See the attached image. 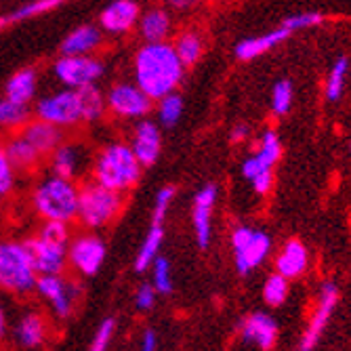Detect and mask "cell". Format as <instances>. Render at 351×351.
Segmentation results:
<instances>
[{
  "instance_id": "20",
  "label": "cell",
  "mask_w": 351,
  "mask_h": 351,
  "mask_svg": "<svg viewBox=\"0 0 351 351\" xmlns=\"http://www.w3.org/2000/svg\"><path fill=\"white\" fill-rule=\"evenodd\" d=\"M215 202H217V187L213 183L198 189V194L194 198V232H196V242L202 250L210 246V238H213L210 215H213Z\"/></svg>"
},
{
  "instance_id": "35",
  "label": "cell",
  "mask_w": 351,
  "mask_h": 351,
  "mask_svg": "<svg viewBox=\"0 0 351 351\" xmlns=\"http://www.w3.org/2000/svg\"><path fill=\"white\" fill-rule=\"evenodd\" d=\"M347 70H349V59H347V57H339V59L335 61L332 72H330L328 82H326V99H328V101H339V99H341Z\"/></svg>"
},
{
  "instance_id": "36",
  "label": "cell",
  "mask_w": 351,
  "mask_h": 351,
  "mask_svg": "<svg viewBox=\"0 0 351 351\" xmlns=\"http://www.w3.org/2000/svg\"><path fill=\"white\" fill-rule=\"evenodd\" d=\"M36 236H40L43 240H49L53 244L68 246L72 240V226L70 223H59V221H43V226Z\"/></svg>"
},
{
  "instance_id": "49",
  "label": "cell",
  "mask_w": 351,
  "mask_h": 351,
  "mask_svg": "<svg viewBox=\"0 0 351 351\" xmlns=\"http://www.w3.org/2000/svg\"><path fill=\"white\" fill-rule=\"evenodd\" d=\"M7 25V17H0V29H3Z\"/></svg>"
},
{
  "instance_id": "40",
  "label": "cell",
  "mask_w": 351,
  "mask_h": 351,
  "mask_svg": "<svg viewBox=\"0 0 351 351\" xmlns=\"http://www.w3.org/2000/svg\"><path fill=\"white\" fill-rule=\"evenodd\" d=\"M114 332H116V320L114 317H106V320L97 326V332H95V337L90 341L88 351H108L110 343L114 339Z\"/></svg>"
},
{
  "instance_id": "38",
  "label": "cell",
  "mask_w": 351,
  "mask_h": 351,
  "mask_svg": "<svg viewBox=\"0 0 351 351\" xmlns=\"http://www.w3.org/2000/svg\"><path fill=\"white\" fill-rule=\"evenodd\" d=\"M293 106V84L289 80H280L276 82L274 86V93H271V108L276 114H289Z\"/></svg>"
},
{
  "instance_id": "6",
  "label": "cell",
  "mask_w": 351,
  "mask_h": 351,
  "mask_svg": "<svg viewBox=\"0 0 351 351\" xmlns=\"http://www.w3.org/2000/svg\"><path fill=\"white\" fill-rule=\"evenodd\" d=\"M36 293L47 303L55 320L66 322L74 315L76 305L82 297V286L78 280L61 274V276H38Z\"/></svg>"
},
{
  "instance_id": "46",
  "label": "cell",
  "mask_w": 351,
  "mask_h": 351,
  "mask_svg": "<svg viewBox=\"0 0 351 351\" xmlns=\"http://www.w3.org/2000/svg\"><path fill=\"white\" fill-rule=\"evenodd\" d=\"M7 335H9V315H7L3 299H0V339H5Z\"/></svg>"
},
{
  "instance_id": "1",
  "label": "cell",
  "mask_w": 351,
  "mask_h": 351,
  "mask_svg": "<svg viewBox=\"0 0 351 351\" xmlns=\"http://www.w3.org/2000/svg\"><path fill=\"white\" fill-rule=\"evenodd\" d=\"M185 74L173 45L158 43L143 45L133 57V78L135 84L152 101H160L167 95L177 93Z\"/></svg>"
},
{
  "instance_id": "34",
  "label": "cell",
  "mask_w": 351,
  "mask_h": 351,
  "mask_svg": "<svg viewBox=\"0 0 351 351\" xmlns=\"http://www.w3.org/2000/svg\"><path fill=\"white\" fill-rule=\"evenodd\" d=\"M152 286L158 295L173 293V267L167 257H158L152 265Z\"/></svg>"
},
{
  "instance_id": "31",
  "label": "cell",
  "mask_w": 351,
  "mask_h": 351,
  "mask_svg": "<svg viewBox=\"0 0 351 351\" xmlns=\"http://www.w3.org/2000/svg\"><path fill=\"white\" fill-rule=\"evenodd\" d=\"M173 49H175L179 61L183 63V68H191V66H196L198 59L202 57L204 45L196 32H183V34H179L177 40L173 43Z\"/></svg>"
},
{
  "instance_id": "39",
  "label": "cell",
  "mask_w": 351,
  "mask_h": 351,
  "mask_svg": "<svg viewBox=\"0 0 351 351\" xmlns=\"http://www.w3.org/2000/svg\"><path fill=\"white\" fill-rule=\"evenodd\" d=\"M173 198H175V187L173 185H167V187H162L160 191H158L156 202H154V210H152V223H156V226H165V219L169 215Z\"/></svg>"
},
{
  "instance_id": "23",
  "label": "cell",
  "mask_w": 351,
  "mask_h": 351,
  "mask_svg": "<svg viewBox=\"0 0 351 351\" xmlns=\"http://www.w3.org/2000/svg\"><path fill=\"white\" fill-rule=\"evenodd\" d=\"M21 135L34 145V149L43 156V160H49V156L66 141L63 139V131L57 129V126H51L43 120H36V118H32L27 124H25V129L21 131Z\"/></svg>"
},
{
  "instance_id": "37",
  "label": "cell",
  "mask_w": 351,
  "mask_h": 351,
  "mask_svg": "<svg viewBox=\"0 0 351 351\" xmlns=\"http://www.w3.org/2000/svg\"><path fill=\"white\" fill-rule=\"evenodd\" d=\"M286 295H289V280L282 278L280 274H274L265 280V286H263V299L267 305L271 307H278L284 303Z\"/></svg>"
},
{
  "instance_id": "11",
  "label": "cell",
  "mask_w": 351,
  "mask_h": 351,
  "mask_svg": "<svg viewBox=\"0 0 351 351\" xmlns=\"http://www.w3.org/2000/svg\"><path fill=\"white\" fill-rule=\"evenodd\" d=\"M152 104L135 82H116L106 93V108L118 120H145Z\"/></svg>"
},
{
  "instance_id": "30",
  "label": "cell",
  "mask_w": 351,
  "mask_h": 351,
  "mask_svg": "<svg viewBox=\"0 0 351 351\" xmlns=\"http://www.w3.org/2000/svg\"><path fill=\"white\" fill-rule=\"evenodd\" d=\"M78 97H80V108H82V122L95 124V122H99L108 114L106 93L97 84L80 88L78 90Z\"/></svg>"
},
{
  "instance_id": "18",
  "label": "cell",
  "mask_w": 351,
  "mask_h": 351,
  "mask_svg": "<svg viewBox=\"0 0 351 351\" xmlns=\"http://www.w3.org/2000/svg\"><path fill=\"white\" fill-rule=\"evenodd\" d=\"M104 45V32L99 25L82 23L74 27L70 34L61 40V57H95Z\"/></svg>"
},
{
  "instance_id": "42",
  "label": "cell",
  "mask_w": 351,
  "mask_h": 351,
  "mask_svg": "<svg viewBox=\"0 0 351 351\" xmlns=\"http://www.w3.org/2000/svg\"><path fill=\"white\" fill-rule=\"evenodd\" d=\"M15 183H17V175H15L13 167L9 165L5 152H0V198L9 196L15 189Z\"/></svg>"
},
{
  "instance_id": "28",
  "label": "cell",
  "mask_w": 351,
  "mask_h": 351,
  "mask_svg": "<svg viewBox=\"0 0 351 351\" xmlns=\"http://www.w3.org/2000/svg\"><path fill=\"white\" fill-rule=\"evenodd\" d=\"M162 242H165V226H156V223H152L147 236L141 242V248L135 254V271L137 274L152 269L154 261L160 257Z\"/></svg>"
},
{
  "instance_id": "4",
  "label": "cell",
  "mask_w": 351,
  "mask_h": 351,
  "mask_svg": "<svg viewBox=\"0 0 351 351\" xmlns=\"http://www.w3.org/2000/svg\"><path fill=\"white\" fill-rule=\"evenodd\" d=\"M38 274L19 240H0V291L13 297L36 293Z\"/></svg>"
},
{
  "instance_id": "7",
  "label": "cell",
  "mask_w": 351,
  "mask_h": 351,
  "mask_svg": "<svg viewBox=\"0 0 351 351\" xmlns=\"http://www.w3.org/2000/svg\"><path fill=\"white\" fill-rule=\"evenodd\" d=\"M34 118L43 120L57 129H72L82 122V108L78 90L59 88L40 97L34 106Z\"/></svg>"
},
{
  "instance_id": "25",
  "label": "cell",
  "mask_w": 351,
  "mask_h": 351,
  "mask_svg": "<svg viewBox=\"0 0 351 351\" xmlns=\"http://www.w3.org/2000/svg\"><path fill=\"white\" fill-rule=\"evenodd\" d=\"M38 93V72L34 68L17 70L5 84V97L13 104L29 108Z\"/></svg>"
},
{
  "instance_id": "2",
  "label": "cell",
  "mask_w": 351,
  "mask_h": 351,
  "mask_svg": "<svg viewBox=\"0 0 351 351\" xmlns=\"http://www.w3.org/2000/svg\"><path fill=\"white\" fill-rule=\"evenodd\" d=\"M143 167L135 158L129 143L124 141H110L106 143L90 160V175L95 183H99L106 189L118 191L126 196L139 183Z\"/></svg>"
},
{
  "instance_id": "21",
  "label": "cell",
  "mask_w": 351,
  "mask_h": 351,
  "mask_svg": "<svg viewBox=\"0 0 351 351\" xmlns=\"http://www.w3.org/2000/svg\"><path fill=\"white\" fill-rule=\"evenodd\" d=\"M3 152L7 156L9 165L13 167L15 175H27L43 162V156L34 149V145H32L21 133L7 137L3 141Z\"/></svg>"
},
{
  "instance_id": "14",
  "label": "cell",
  "mask_w": 351,
  "mask_h": 351,
  "mask_svg": "<svg viewBox=\"0 0 351 351\" xmlns=\"http://www.w3.org/2000/svg\"><path fill=\"white\" fill-rule=\"evenodd\" d=\"M90 165V156L86 152V145L78 141H63L51 156H49V169L51 175L68 179V181H78L82 173Z\"/></svg>"
},
{
  "instance_id": "19",
  "label": "cell",
  "mask_w": 351,
  "mask_h": 351,
  "mask_svg": "<svg viewBox=\"0 0 351 351\" xmlns=\"http://www.w3.org/2000/svg\"><path fill=\"white\" fill-rule=\"evenodd\" d=\"M280 156H282V143H280L278 135L274 131H265L263 137H261L259 152L244 160L242 175L248 181H252L254 177H259L263 173H271L274 165L280 160Z\"/></svg>"
},
{
  "instance_id": "27",
  "label": "cell",
  "mask_w": 351,
  "mask_h": 351,
  "mask_svg": "<svg viewBox=\"0 0 351 351\" xmlns=\"http://www.w3.org/2000/svg\"><path fill=\"white\" fill-rule=\"evenodd\" d=\"M276 269L286 280L301 276L307 269V248L299 240L286 242V246L276 259Z\"/></svg>"
},
{
  "instance_id": "45",
  "label": "cell",
  "mask_w": 351,
  "mask_h": 351,
  "mask_svg": "<svg viewBox=\"0 0 351 351\" xmlns=\"http://www.w3.org/2000/svg\"><path fill=\"white\" fill-rule=\"evenodd\" d=\"M139 351H158V337H156V330L154 328H145L143 330Z\"/></svg>"
},
{
  "instance_id": "33",
  "label": "cell",
  "mask_w": 351,
  "mask_h": 351,
  "mask_svg": "<svg viewBox=\"0 0 351 351\" xmlns=\"http://www.w3.org/2000/svg\"><path fill=\"white\" fill-rule=\"evenodd\" d=\"M181 114H183V99L179 93H171L165 99L158 101V120L167 129H171V126L179 122Z\"/></svg>"
},
{
  "instance_id": "12",
  "label": "cell",
  "mask_w": 351,
  "mask_h": 351,
  "mask_svg": "<svg viewBox=\"0 0 351 351\" xmlns=\"http://www.w3.org/2000/svg\"><path fill=\"white\" fill-rule=\"evenodd\" d=\"M51 324L38 309H25L19 313L11 328V341L19 351H40L49 341Z\"/></svg>"
},
{
  "instance_id": "26",
  "label": "cell",
  "mask_w": 351,
  "mask_h": 351,
  "mask_svg": "<svg viewBox=\"0 0 351 351\" xmlns=\"http://www.w3.org/2000/svg\"><path fill=\"white\" fill-rule=\"evenodd\" d=\"M289 36H291V32L280 25V27H276V29H269L267 34H263V36H254V38H246V40L238 43L234 53H236V57H238L240 61H250V59H254V57H259V55L267 53L269 49L278 47L282 40H286Z\"/></svg>"
},
{
  "instance_id": "29",
  "label": "cell",
  "mask_w": 351,
  "mask_h": 351,
  "mask_svg": "<svg viewBox=\"0 0 351 351\" xmlns=\"http://www.w3.org/2000/svg\"><path fill=\"white\" fill-rule=\"evenodd\" d=\"M32 120V112L25 106L13 104L7 97H0V133L17 135L25 129V124Z\"/></svg>"
},
{
  "instance_id": "43",
  "label": "cell",
  "mask_w": 351,
  "mask_h": 351,
  "mask_svg": "<svg viewBox=\"0 0 351 351\" xmlns=\"http://www.w3.org/2000/svg\"><path fill=\"white\" fill-rule=\"evenodd\" d=\"M156 299H158V293L152 286V282H143L139 289L135 291V307L139 311H149L154 309L156 305Z\"/></svg>"
},
{
  "instance_id": "47",
  "label": "cell",
  "mask_w": 351,
  "mask_h": 351,
  "mask_svg": "<svg viewBox=\"0 0 351 351\" xmlns=\"http://www.w3.org/2000/svg\"><path fill=\"white\" fill-rule=\"evenodd\" d=\"M248 135V126L246 124H238V126H234V131H232V141H242L244 137Z\"/></svg>"
},
{
  "instance_id": "8",
  "label": "cell",
  "mask_w": 351,
  "mask_h": 351,
  "mask_svg": "<svg viewBox=\"0 0 351 351\" xmlns=\"http://www.w3.org/2000/svg\"><path fill=\"white\" fill-rule=\"evenodd\" d=\"M106 74V63L99 57H59L53 63V76L63 88L80 90L95 86Z\"/></svg>"
},
{
  "instance_id": "9",
  "label": "cell",
  "mask_w": 351,
  "mask_h": 351,
  "mask_svg": "<svg viewBox=\"0 0 351 351\" xmlns=\"http://www.w3.org/2000/svg\"><path fill=\"white\" fill-rule=\"evenodd\" d=\"M106 254L108 248L101 236L90 232L76 234L68 244V267H72L80 278H93L104 267Z\"/></svg>"
},
{
  "instance_id": "32",
  "label": "cell",
  "mask_w": 351,
  "mask_h": 351,
  "mask_svg": "<svg viewBox=\"0 0 351 351\" xmlns=\"http://www.w3.org/2000/svg\"><path fill=\"white\" fill-rule=\"evenodd\" d=\"M61 5H63L61 0H34V3H25L7 17V23H17V21H25V19H32V17L51 13L55 9H59Z\"/></svg>"
},
{
  "instance_id": "24",
  "label": "cell",
  "mask_w": 351,
  "mask_h": 351,
  "mask_svg": "<svg viewBox=\"0 0 351 351\" xmlns=\"http://www.w3.org/2000/svg\"><path fill=\"white\" fill-rule=\"evenodd\" d=\"M240 332H242V339L246 343H254L259 349L269 351L276 343L278 326H276V320L271 315L259 311V313H252L246 317L240 326Z\"/></svg>"
},
{
  "instance_id": "48",
  "label": "cell",
  "mask_w": 351,
  "mask_h": 351,
  "mask_svg": "<svg viewBox=\"0 0 351 351\" xmlns=\"http://www.w3.org/2000/svg\"><path fill=\"white\" fill-rule=\"evenodd\" d=\"M171 7H177V9H187V7H191V3H179V0H175V3H171Z\"/></svg>"
},
{
  "instance_id": "10",
  "label": "cell",
  "mask_w": 351,
  "mask_h": 351,
  "mask_svg": "<svg viewBox=\"0 0 351 351\" xmlns=\"http://www.w3.org/2000/svg\"><path fill=\"white\" fill-rule=\"evenodd\" d=\"M232 248L236 271L240 276H246L265 261L271 248V240L261 230H250L246 226H240L232 234Z\"/></svg>"
},
{
  "instance_id": "13",
  "label": "cell",
  "mask_w": 351,
  "mask_h": 351,
  "mask_svg": "<svg viewBox=\"0 0 351 351\" xmlns=\"http://www.w3.org/2000/svg\"><path fill=\"white\" fill-rule=\"evenodd\" d=\"M23 246L38 276H61L68 269V246L53 244L40 236L23 240Z\"/></svg>"
},
{
  "instance_id": "22",
  "label": "cell",
  "mask_w": 351,
  "mask_h": 351,
  "mask_svg": "<svg viewBox=\"0 0 351 351\" xmlns=\"http://www.w3.org/2000/svg\"><path fill=\"white\" fill-rule=\"evenodd\" d=\"M171 27H173L171 13L162 7H152V9L141 11L139 23H137L143 45L167 43V36L171 34Z\"/></svg>"
},
{
  "instance_id": "5",
  "label": "cell",
  "mask_w": 351,
  "mask_h": 351,
  "mask_svg": "<svg viewBox=\"0 0 351 351\" xmlns=\"http://www.w3.org/2000/svg\"><path fill=\"white\" fill-rule=\"evenodd\" d=\"M126 196L106 189L95 181L80 185L78 194V217L76 221L84 230H106L120 217Z\"/></svg>"
},
{
  "instance_id": "16",
  "label": "cell",
  "mask_w": 351,
  "mask_h": 351,
  "mask_svg": "<svg viewBox=\"0 0 351 351\" xmlns=\"http://www.w3.org/2000/svg\"><path fill=\"white\" fill-rule=\"evenodd\" d=\"M141 17V5L133 0H116L99 13V29L110 36H124L133 32Z\"/></svg>"
},
{
  "instance_id": "15",
  "label": "cell",
  "mask_w": 351,
  "mask_h": 351,
  "mask_svg": "<svg viewBox=\"0 0 351 351\" xmlns=\"http://www.w3.org/2000/svg\"><path fill=\"white\" fill-rule=\"evenodd\" d=\"M339 301V289L335 282H324L322 289H320V301H317V307L309 320V326L299 343V351H313L317 341H320L328 320H330V313L337 307Z\"/></svg>"
},
{
  "instance_id": "44",
  "label": "cell",
  "mask_w": 351,
  "mask_h": 351,
  "mask_svg": "<svg viewBox=\"0 0 351 351\" xmlns=\"http://www.w3.org/2000/svg\"><path fill=\"white\" fill-rule=\"evenodd\" d=\"M250 183H252V189L257 191L259 196H263V194H267V191L271 189V185H274V175L271 173H263L259 177H254Z\"/></svg>"
},
{
  "instance_id": "41",
  "label": "cell",
  "mask_w": 351,
  "mask_h": 351,
  "mask_svg": "<svg viewBox=\"0 0 351 351\" xmlns=\"http://www.w3.org/2000/svg\"><path fill=\"white\" fill-rule=\"evenodd\" d=\"M324 21V15L317 13V11H307V13H297V15H291L282 21V27H286L293 34L297 29H305V27H311V25H317Z\"/></svg>"
},
{
  "instance_id": "3",
  "label": "cell",
  "mask_w": 351,
  "mask_h": 351,
  "mask_svg": "<svg viewBox=\"0 0 351 351\" xmlns=\"http://www.w3.org/2000/svg\"><path fill=\"white\" fill-rule=\"evenodd\" d=\"M78 183L49 173L32 191V208L43 221H59L72 226L78 217Z\"/></svg>"
},
{
  "instance_id": "17",
  "label": "cell",
  "mask_w": 351,
  "mask_h": 351,
  "mask_svg": "<svg viewBox=\"0 0 351 351\" xmlns=\"http://www.w3.org/2000/svg\"><path fill=\"white\" fill-rule=\"evenodd\" d=\"M129 147L133 149L135 158L143 169L156 165V160L160 158V152H162V135H160V129H158V124L147 118L139 120L133 126Z\"/></svg>"
}]
</instances>
